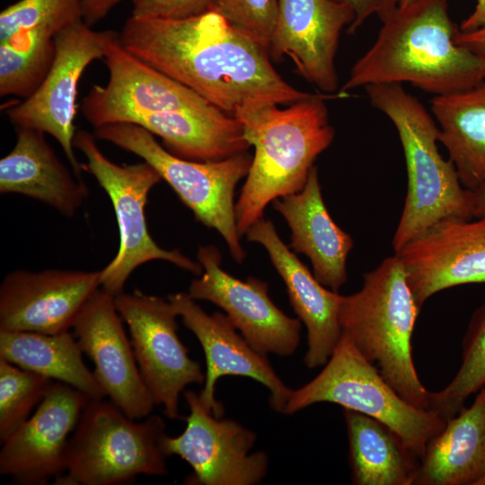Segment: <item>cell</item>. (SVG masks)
<instances>
[{"mask_svg": "<svg viewBox=\"0 0 485 485\" xmlns=\"http://www.w3.org/2000/svg\"><path fill=\"white\" fill-rule=\"evenodd\" d=\"M96 138L137 154L150 163L188 207L196 219L224 238L233 259H245L235 218L234 190L247 176L252 156L242 152L218 161L181 158L162 146L150 132L131 123L94 128Z\"/></svg>", "mask_w": 485, "mask_h": 485, "instance_id": "8", "label": "cell"}, {"mask_svg": "<svg viewBox=\"0 0 485 485\" xmlns=\"http://www.w3.org/2000/svg\"><path fill=\"white\" fill-rule=\"evenodd\" d=\"M53 380L0 358V440L3 443L30 417Z\"/></svg>", "mask_w": 485, "mask_h": 485, "instance_id": "30", "label": "cell"}, {"mask_svg": "<svg viewBox=\"0 0 485 485\" xmlns=\"http://www.w3.org/2000/svg\"><path fill=\"white\" fill-rule=\"evenodd\" d=\"M112 30L96 31L79 21L55 36V57L40 87L6 114L16 128L35 129L54 137L75 174L83 165L74 152L78 84L86 67L104 57L109 43L119 37Z\"/></svg>", "mask_w": 485, "mask_h": 485, "instance_id": "10", "label": "cell"}, {"mask_svg": "<svg viewBox=\"0 0 485 485\" xmlns=\"http://www.w3.org/2000/svg\"><path fill=\"white\" fill-rule=\"evenodd\" d=\"M346 96L317 93L284 109L273 101L251 100L236 110L234 117L254 147L235 203L241 236L263 218L269 203L304 188L315 160L335 137L325 101Z\"/></svg>", "mask_w": 485, "mask_h": 485, "instance_id": "3", "label": "cell"}, {"mask_svg": "<svg viewBox=\"0 0 485 485\" xmlns=\"http://www.w3.org/2000/svg\"><path fill=\"white\" fill-rule=\"evenodd\" d=\"M420 310L394 253L364 274L357 292L341 295L339 321L359 352L403 399L429 410V391L419 378L411 348Z\"/></svg>", "mask_w": 485, "mask_h": 485, "instance_id": "5", "label": "cell"}, {"mask_svg": "<svg viewBox=\"0 0 485 485\" xmlns=\"http://www.w3.org/2000/svg\"><path fill=\"white\" fill-rule=\"evenodd\" d=\"M371 105L394 125L402 146L407 193L393 234L394 253L437 222L473 218L471 190L440 154L439 128L426 107L401 84L365 86Z\"/></svg>", "mask_w": 485, "mask_h": 485, "instance_id": "4", "label": "cell"}, {"mask_svg": "<svg viewBox=\"0 0 485 485\" xmlns=\"http://www.w3.org/2000/svg\"><path fill=\"white\" fill-rule=\"evenodd\" d=\"M90 399L53 381L34 414L4 442L0 473L18 484L42 485L66 471L68 435Z\"/></svg>", "mask_w": 485, "mask_h": 485, "instance_id": "19", "label": "cell"}, {"mask_svg": "<svg viewBox=\"0 0 485 485\" xmlns=\"http://www.w3.org/2000/svg\"><path fill=\"white\" fill-rule=\"evenodd\" d=\"M431 110L462 185L475 190L485 185V81L460 92L436 95Z\"/></svg>", "mask_w": 485, "mask_h": 485, "instance_id": "25", "label": "cell"}, {"mask_svg": "<svg viewBox=\"0 0 485 485\" xmlns=\"http://www.w3.org/2000/svg\"><path fill=\"white\" fill-rule=\"evenodd\" d=\"M319 402L335 403L383 422L419 459L429 440L446 423L435 411L420 409L403 399L343 331L322 370L292 391L284 413L293 414Z\"/></svg>", "mask_w": 485, "mask_h": 485, "instance_id": "7", "label": "cell"}, {"mask_svg": "<svg viewBox=\"0 0 485 485\" xmlns=\"http://www.w3.org/2000/svg\"><path fill=\"white\" fill-rule=\"evenodd\" d=\"M348 4L354 11L355 18L348 27L349 34L355 33L362 24L372 15H376L380 21L384 20L394 9L401 0H337Z\"/></svg>", "mask_w": 485, "mask_h": 485, "instance_id": "34", "label": "cell"}, {"mask_svg": "<svg viewBox=\"0 0 485 485\" xmlns=\"http://www.w3.org/2000/svg\"><path fill=\"white\" fill-rule=\"evenodd\" d=\"M121 0H83V22L93 27L105 18Z\"/></svg>", "mask_w": 485, "mask_h": 485, "instance_id": "35", "label": "cell"}, {"mask_svg": "<svg viewBox=\"0 0 485 485\" xmlns=\"http://www.w3.org/2000/svg\"><path fill=\"white\" fill-rule=\"evenodd\" d=\"M351 478L357 485H412L419 457L388 426L363 413L343 410Z\"/></svg>", "mask_w": 485, "mask_h": 485, "instance_id": "26", "label": "cell"}, {"mask_svg": "<svg viewBox=\"0 0 485 485\" xmlns=\"http://www.w3.org/2000/svg\"><path fill=\"white\" fill-rule=\"evenodd\" d=\"M415 0H401L399 6L404 7L414 2Z\"/></svg>", "mask_w": 485, "mask_h": 485, "instance_id": "39", "label": "cell"}, {"mask_svg": "<svg viewBox=\"0 0 485 485\" xmlns=\"http://www.w3.org/2000/svg\"><path fill=\"white\" fill-rule=\"evenodd\" d=\"M277 1L269 57H288L299 75L320 93H337L335 57L343 28L354 21L353 9L337 0Z\"/></svg>", "mask_w": 485, "mask_h": 485, "instance_id": "16", "label": "cell"}, {"mask_svg": "<svg viewBox=\"0 0 485 485\" xmlns=\"http://www.w3.org/2000/svg\"><path fill=\"white\" fill-rule=\"evenodd\" d=\"M209 10L268 50L277 18V0H211Z\"/></svg>", "mask_w": 485, "mask_h": 485, "instance_id": "32", "label": "cell"}, {"mask_svg": "<svg viewBox=\"0 0 485 485\" xmlns=\"http://www.w3.org/2000/svg\"><path fill=\"white\" fill-rule=\"evenodd\" d=\"M190 414L186 428L177 436L166 434L162 448L166 456L178 455L193 470L186 480L198 485H255L268 472L263 451L251 453L256 434L239 422L216 417L202 403L199 393L183 392Z\"/></svg>", "mask_w": 485, "mask_h": 485, "instance_id": "12", "label": "cell"}, {"mask_svg": "<svg viewBox=\"0 0 485 485\" xmlns=\"http://www.w3.org/2000/svg\"><path fill=\"white\" fill-rule=\"evenodd\" d=\"M183 324L196 336L206 357L205 384L199 397L216 417H223L224 408L216 397L217 380L225 375L251 378L269 392L271 408L284 413L292 389L287 386L269 362L240 333L226 314H208L188 293L168 295Z\"/></svg>", "mask_w": 485, "mask_h": 485, "instance_id": "20", "label": "cell"}, {"mask_svg": "<svg viewBox=\"0 0 485 485\" xmlns=\"http://www.w3.org/2000/svg\"><path fill=\"white\" fill-rule=\"evenodd\" d=\"M261 244L287 287L289 302L307 331L304 361L308 368L323 366L342 334L339 321L341 295L324 287L280 239L271 220L261 218L245 233Z\"/></svg>", "mask_w": 485, "mask_h": 485, "instance_id": "21", "label": "cell"}, {"mask_svg": "<svg viewBox=\"0 0 485 485\" xmlns=\"http://www.w3.org/2000/svg\"><path fill=\"white\" fill-rule=\"evenodd\" d=\"M119 40L128 52L232 117L248 101L292 103L316 94L285 81L268 50L214 10L183 19L130 16Z\"/></svg>", "mask_w": 485, "mask_h": 485, "instance_id": "1", "label": "cell"}, {"mask_svg": "<svg viewBox=\"0 0 485 485\" xmlns=\"http://www.w3.org/2000/svg\"><path fill=\"white\" fill-rule=\"evenodd\" d=\"M101 270L10 272L0 285V331H68L101 287Z\"/></svg>", "mask_w": 485, "mask_h": 485, "instance_id": "17", "label": "cell"}, {"mask_svg": "<svg viewBox=\"0 0 485 485\" xmlns=\"http://www.w3.org/2000/svg\"><path fill=\"white\" fill-rule=\"evenodd\" d=\"M455 42L459 46L485 57V27L472 31H458L455 35Z\"/></svg>", "mask_w": 485, "mask_h": 485, "instance_id": "36", "label": "cell"}, {"mask_svg": "<svg viewBox=\"0 0 485 485\" xmlns=\"http://www.w3.org/2000/svg\"><path fill=\"white\" fill-rule=\"evenodd\" d=\"M73 332L45 334L0 331V358L24 370L65 383L89 399L106 395L85 366Z\"/></svg>", "mask_w": 485, "mask_h": 485, "instance_id": "27", "label": "cell"}, {"mask_svg": "<svg viewBox=\"0 0 485 485\" xmlns=\"http://www.w3.org/2000/svg\"><path fill=\"white\" fill-rule=\"evenodd\" d=\"M197 258L203 271L190 285L188 294L191 298L220 307L260 354L289 357L296 351L302 322L273 303L266 282L251 277L241 280L225 272L216 246H200Z\"/></svg>", "mask_w": 485, "mask_h": 485, "instance_id": "14", "label": "cell"}, {"mask_svg": "<svg viewBox=\"0 0 485 485\" xmlns=\"http://www.w3.org/2000/svg\"><path fill=\"white\" fill-rule=\"evenodd\" d=\"M119 315L127 323L140 375L156 405L165 416L185 419L179 412L184 388L202 384L200 364L189 357L178 336V316L173 305L162 297L139 290L114 296Z\"/></svg>", "mask_w": 485, "mask_h": 485, "instance_id": "11", "label": "cell"}, {"mask_svg": "<svg viewBox=\"0 0 485 485\" xmlns=\"http://www.w3.org/2000/svg\"><path fill=\"white\" fill-rule=\"evenodd\" d=\"M474 218L441 220L395 252L420 309L444 289L485 283V216Z\"/></svg>", "mask_w": 485, "mask_h": 485, "instance_id": "15", "label": "cell"}, {"mask_svg": "<svg viewBox=\"0 0 485 485\" xmlns=\"http://www.w3.org/2000/svg\"><path fill=\"white\" fill-rule=\"evenodd\" d=\"M136 420L112 401L90 399L67 443L66 474L55 484L119 485L139 475H165L164 420L158 415Z\"/></svg>", "mask_w": 485, "mask_h": 485, "instance_id": "6", "label": "cell"}, {"mask_svg": "<svg viewBox=\"0 0 485 485\" xmlns=\"http://www.w3.org/2000/svg\"><path fill=\"white\" fill-rule=\"evenodd\" d=\"M473 217L485 216V185L471 190Z\"/></svg>", "mask_w": 485, "mask_h": 485, "instance_id": "38", "label": "cell"}, {"mask_svg": "<svg viewBox=\"0 0 485 485\" xmlns=\"http://www.w3.org/2000/svg\"><path fill=\"white\" fill-rule=\"evenodd\" d=\"M136 18L183 19L210 9L211 0H130Z\"/></svg>", "mask_w": 485, "mask_h": 485, "instance_id": "33", "label": "cell"}, {"mask_svg": "<svg viewBox=\"0 0 485 485\" xmlns=\"http://www.w3.org/2000/svg\"><path fill=\"white\" fill-rule=\"evenodd\" d=\"M373 45L351 67L339 92L377 84H403L436 95L485 81V57L459 46L448 0H415L384 20Z\"/></svg>", "mask_w": 485, "mask_h": 485, "instance_id": "2", "label": "cell"}, {"mask_svg": "<svg viewBox=\"0 0 485 485\" xmlns=\"http://www.w3.org/2000/svg\"><path fill=\"white\" fill-rule=\"evenodd\" d=\"M12 151L0 161V192L21 194L73 216L89 191L45 140L44 133L17 128Z\"/></svg>", "mask_w": 485, "mask_h": 485, "instance_id": "23", "label": "cell"}, {"mask_svg": "<svg viewBox=\"0 0 485 485\" xmlns=\"http://www.w3.org/2000/svg\"><path fill=\"white\" fill-rule=\"evenodd\" d=\"M122 321L114 296L98 289L72 329L83 353L93 362V375L105 395L137 420L149 416L155 403L140 375Z\"/></svg>", "mask_w": 485, "mask_h": 485, "instance_id": "18", "label": "cell"}, {"mask_svg": "<svg viewBox=\"0 0 485 485\" xmlns=\"http://www.w3.org/2000/svg\"><path fill=\"white\" fill-rule=\"evenodd\" d=\"M102 60L109 80L105 85H93L82 101V112L94 128L131 123L140 115L154 112H223L190 88L128 52L119 37L109 43Z\"/></svg>", "mask_w": 485, "mask_h": 485, "instance_id": "13", "label": "cell"}, {"mask_svg": "<svg viewBox=\"0 0 485 485\" xmlns=\"http://www.w3.org/2000/svg\"><path fill=\"white\" fill-rule=\"evenodd\" d=\"M485 27V0H477L472 13L459 26L461 31H472Z\"/></svg>", "mask_w": 485, "mask_h": 485, "instance_id": "37", "label": "cell"}, {"mask_svg": "<svg viewBox=\"0 0 485 485\" xmlns=\"http://www.w3.org/2000/svg\"><path fill=\"white\" fill-rule=\"evenodd\" d=\"M55 34L43 28L20 30L0 41V95L29 98L48 75Z\"/></svg>", "mask_w": 485, "mask_h": 485, "instance_id": "28", "label": "cell"}, {"mask_svg": "<svg viewBox=\"0 0 485 485\" xmlns=\"http://www.w3.org/2000/svg\"><path fill=\"white\" fill-rule=\"evenodd\" d=\"M96 137L86 130L75 132L74 147L86 159L83 171L91 173L109 196L118 223L119 247L113 260L101 270V289L116 296L124 292L130 274L151 260H165L200 275V263L178 250L161 248L149 234L145 207L152 188L162 180L147 162L119 165L100 150Z\"/></svg>", "mask_w": 485, "mask_h": 485, "instance_id": "9", "label": "cell"}, {"mask_svg": "<svg viewBox=\"0 0 485 485\" xmlns=\"http://www.w3.org/2000/svg\"><path fill=\"white\" fill-rule=\"evenodd\" d=\"M476 485H485V474L478 481Z\"/></svg>", "mask_w": 485, "mask_h": 485, "instance_id": "40", "label": "cell"}, {"mask_svg": "<svg viewBox=\"0 0 485 485\" xmlns=\"http://www.w3.org/2000/svg\"><path fill=\"white\" fill-rule=\"evenodd\" d=\"M83 21V0H19L0 13V41L14 32L43 28L55 35Z\"/></svg>", "mask_w": 485, "mask_h": 485, "instance_id": "31", "label": "cell"}, {"mask_svg": "<svg viewBox=\"0 0 485 485\" xmlns=\"http://www.w3.org/2000/svg\"><path fill=\"white\" fill-rule=\"evenodd\" d=\"M485 386V303L472 315L463 340V360L452 381L430 392L428 409L445 421L456 416L472 393Z\"/></svg>", "mask_w": 485, "mask_h": 485, "instance_id": "29", "label": "cell"}, {"mask_svg": "<svg viewBox=\"0 0 485 485\" xmlns=\"http://www.w3.org/2000/svg\"><path fill=\"white\" fill-rule=\"evenodd\" d=\"M485 474V386L429 440L412 485H476Z\"/></svg>", "mask_w": 485, "mask_h": 485, "instance_id": "24", "label": "cell"}, {"mask_svg": "<svg viewBox=\"0 0 485 485\" xmlns=\"http://www.w3.org/2000/svg\"><path fill=\"white\" fill-rule=\"evenodd\" d=\"M273 205L290 228L288 247L306 255L314 277L338 292L348 280L347 259L354 242L331 218L322 195L317 168H312L300 191L277 198Z\"/></svg>", "mask_w": 485, "mask_h": 485, "instance_id": "22", "label": "cell"}]
</instances>
